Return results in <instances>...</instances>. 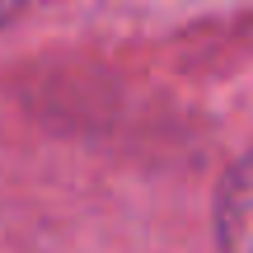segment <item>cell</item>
Segmentation results:
<instances>
[{"instance_id": "1", "label": "cell", "mask_w": 253, "mask_h": 253, "mask_svg": "<svg viewBox=\"0 0 253 253\" xmlns=\"http://www.w3.org/2000/svg\"><path fill=\"white\" fill-rule=\"evenodd\" d=\"M253 253V164L235 183H225V244Z\"/></svg>"}, {"instance_id": "2", "label": "cell", "mask_w": 253, "mask_h": 253, "mask_svg": "<svg viewBox=\"0 0 253 253\" xmlns=\"http://www.w3.org/2000/svg\"><path fill=\"white\" fill-rule=\"evenodd\" d=\"M14 9H19V0H0V24H5V19H14Z\"/></svg>"}]
</instances>
